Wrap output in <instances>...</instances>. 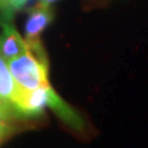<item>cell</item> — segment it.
I'll list each match as a JSON object with an SVG mask.
<instances>
[{
  "label": "cell",
  "mask_w": 148,
  "mask_h": 148,
  "mask_svg": "<svg viewBox=\"0 0 148 148\" xmlns=\"http://www.w3.org/2000/svg\"><path fill=\"white\" fill-rule=\"evenodd\" d=\"M26 42L29 45L26 52L6 63L16 84L26 90H34L49 84L48 59L41 40Z\"/></svg>",
  "instance_id": "cell-1"
},
{
  "label": "cell",
  "mask_w": 148,
  "mask_h": 148,
  "mask_svg": "<svg viewBox=\"0 0 148 148\" xmlns=\"http://www.w3.org/2000/svg\"><path fill=\"white\" fill-rule=\"evenodd\" d=\"M0 24L3 27V34L0 36V54L8 62L25 53L29 45L14 27L11 21L0 20Z\"/></svg>",
  "instance_id": "cell-2"
},
{
  "label": "cell",
  "mask_w": 148,
  "mask_h": 148,
  "mask_svg": "<svg viewBox=\"0 0 148 148\" xmlns=\"http://www.w3.org/2000/svg\"><path fill=\"white\" fill-rule=\"evenodd\" d=\"M53 20V11L48 5L37 4L32 8L29 14L25 25V40L26 41H36L40 40L41 34L46 30Z\"/></svg>",
  "instance_id": "cell-3"
},
{
  "label": "cell",
  "mask_w": 148,
  "mask_h": 148,
  "mask_svg": "<svg viewBox=\"0 0 148 148\" xmlns=\"http://www.w3.org/2000/svg\"><path fill=\"white\" fill-rule=\"evenodd\" d=\"M18 85L14 80L10 71H9L6 61L0 54V100L5 104L14 112L12 109V99L17 91Z\"/></svg>",
  "instance_id": "cell-4"
},
{
  "label": "cell",
  "mask_w": 148,
  "mask_h": 148,
  "mask_svg": "<svg viewBox=\"0 0 148 148\" xmlns=\"http://www.w3.org/2000/svg\"><path fill=\"white\" fill-rule=\"evenodd\" d=\"M29 1L30 0H4L0 4V12H1L0 20L11 21L14 14L21 10Z\"/></svg>",
  "instance_id": "cell-5"
},
{
  "label": "cell",
  "mask_w": 148,
  "mask_h": 148,
  "mask_svg": "<svg viewBox=\"0 0 148 148\" xmlns=\"http://www.w3.org/2000/svg\"><path fill=\"white\" fill-rule=\"evenodd\" d=\"M8 132H9V126L5 122V119L0 115V141L8 135Z\"/></svg>",
  "instance_id": "cell-6"
},
{
  "label": "cell",
  "mask_w": 148,
  "mask_h": 148,
  "mask_svg": "<svg viewBox=\"0 0 148 148\" xmlns=\"http://www.w3.org/2000/svg\"><path fill=\"white\" fill-rule=\"evenodd\" d=\"M37 4H41V5H48V6H51L53 3H56V1H59V0H37Z\"/></svg>",
  "instance_id": "cell-7"
},
{
  "label": "cell",
  "mask_w": 148,
  "mask_h": 148,
  "mask_svg": "<svg viewBox=\"0 0 148 148\" xmlns=\"http://www.w3.org/2000/svg\"><path fill=\"white\" fill-rule=\"evenodd\" d=\"M3 1H4V0H0V4H1V3H3Z\"/></svg>",
  "instance_id": "cell-8"
}]
</instances>
